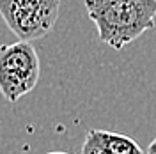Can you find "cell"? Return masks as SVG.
<instances>
[{
  "mask_svg": "<svg viewBox=\"0 0 156 154\" xmlns=\"http://www.w3.org/2000/svg\"><path fill=\"white\" fill-rule=\"evenodd\" d=\"M82 154H144V151L128 135L105 129H90L83 140Z\"/></svg>",
  "mask_w": 156,
  "mask_h": 154,
  "instance_id": "obj_4",
  "label": "cell"
},
{
  "mask_svg": "<svg viewBox=\"0 0 156 154\" xmlns=\"http://www.w3.org/2000/svg\"><path fill=\"white\" fill-rule=\"evenodd\" d=\"M146 154H156V138L151 142V144L147 145V151H146Z\"/></svg>",
  "mask_w": 156,
  "mask_h": 154,
  "instance_id": "obj_5",
  "label": "cell"
},
{
  "mask_svg": "<svg viewBox=\"0 0 156 154\" xmlns=\"http://www.w3.org/2000/svg\"><path fill=\"white\" fill-rule=\"evenodd\" d=\"M39 75L41 62L30 43L18 41L0 46V94L7 103L14 105L32 92Z\"/></svg>",
  "mask_w": 156,
  "mask_h": 154,
  "instance_id": "obj_2",
  "label": "cell"
},
{
  "mask_svg": "<svg viewBox=\"0 0 156 154\" xmlns=\"http://www.w3.org/2000/svg\"><path fill=\"white\" fill-rule=\"evenodd\" d=\"M60 0H0V16L20 41H36L53 29Z\"/></svg>",
  "mask_w": 156,
  "mask_h": 154,
  "instance_id": "obj_3",
  "label": "cell"
},
{
  "mask_svg": "<svg viewBox=\"0 0 156 154\" xmlns=\"http://www.w3.org/2000/svg\"><path fill=\"white\" fill-rule=\"evenodd\" d=\"M98 39L122 50L156 25V0H83Z\"/></svg>",
  "mask_w": 156,
  "mask_h": 154,
  "instance_id": "obj_1",
  "label": "cell"
},
{
  "mask_svg": "<svg viewBox=\"0 0 156 154\" xmlns=\"http://www.w3.org/2000/svg\"><path fill=\"white\" fill-rule=\"evenodd\" d=\"M48 154H69V152H60V151H53V152H48Z\"/></svg>",
  "mask_w": 156,
  "mask_h": 154,
  "instance_id": "obj_6",
  "label": "cell"
}]
</instances>
